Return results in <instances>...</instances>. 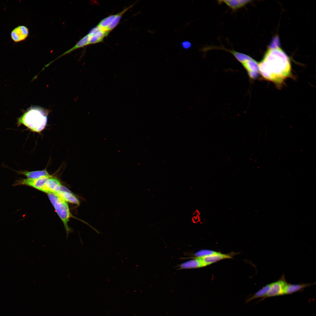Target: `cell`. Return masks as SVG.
I'll return each mask as SVG.
<instances>
[{
	"instance_id": "cell-1",
	"label": "cell",
	"mask_w": 316,
	"mask_h": 316,
	"mask_svg": "<svg viewBox=\"0 0 316 316\" xmlns=\"http://www.w3.org/2000/svg\"><path fill=\"white\" fill-rule=\"evenodd\" d=\"M258 65L259 73L262 76L278 87L292 75L290 59L279 47L267 49Z\"/></svg>"
},
{
	"instance_id": "cell-7",
	"label": "cell",
	"mask_w": 316,
	"mask_h": 316,
	"mask_svg": "<svg viewBox=\"0 0 316 316\" xmlns=\"http://www.w3.org/2000/svg\"><path fill=\"white\" fill-rule=\"evenodd\" d=\"M242 64L251 79H255L258 77L260 73L258 63L256 61L251 58Z\"/></svg>"
},
{
	"instance_id": "cell-18",
	"label": "cell",
	"mask_w": 316,
	"mask_h": 316,
	"mask_svg": "<svg viewBox=\"0 0 316 316\" xmlns=\"http://www.w3.org/2000/svg\"><path fill=\"white\" fill-rule=\"evenodd\" d=\"M133 5H132L124 9L120 12L116 14V17L111 23L107 28L106 30L110 32L115 28L118 24L123 14L130 8Z\"/></svg>"
},
{
	"instance_id": "cell-21",
	"label": "cell",
	"mask_w": 316,
	"mask_h": 316,
	"mask_svg": "<svg viewBox=\"0 0 316 316\" xmlns=\"http://www.w3.org/2000/svg\"><path fill=\"white\" fill-rule=\"evenodd\" d=\"M279 42L278 37H275L270 44L269 48L273 49L279 47Z\"/></svg>"
},
{
	"instance_id": "cell-13",
	"label": "cell",
	"mask_w": 316,
	"mask_h": 316,
	"mask_svg": "<svg viewBox=\"0 0 316 316\" xmlns=\"http://www.w3.org/2000/svg\"><path fill=\"white\" fill-rule=\"evenodd\" d=\"M16 172L18 174L23 175L29 178L36 179L50 175L46 169L31 171H21Z\"/></svg>"
},
{
	"instance_id": "cell-3",
	"label": "cell",
	"mask_w": 316,
	"mask_h": 316,
	"mask_svg": "<svg viewBox=\"0 0 316 316\" xmlns=\"http://www.w3.org/2000/svg\"><path fill=\"white\" fill-rule=\"evenodd\" d=\"M48 197L54 207L58 215L63 223L66 229L67 238L71 231L68 224L71 217L68 205L62 197L57 194L48 193Z\"/></svg>"
},
{
	"instance_id": "cell-24",
	"label": "cell",
	"mask_w": 316,
	"mask_h": 316,
	"mask_svg": "<svg viewBox=\"0 0 316 316\" xmlns=\"http://www.w3.org/2000/svg\"><path fill=\"white\" fill-rule=\"evenodd\" d=\"M193 215L194 217H197L199 216V213L198 211L196 210L195 212L193 213Z\"/></svg>"
},
{
	"instance_id": "cell-5",
	"label": "cell",
	"mask_w": 316,
	"mask_h": 316,
	"mask_svg": "<svg viewBox=\"0 0 316 316\" xmlns=\"http://www.w3.org/2000/svg\"><path fill=\"white\" fill-rule=\"evenodd\" d=\"M288 283L284 275L283 274L277 281L271 283L267 293L260 301L268 297L284 295L285 289Z\"/></svg>"
},
{
	"instance_id": "cell-22",
	"label": "cell",
	"mask_w": 316,
	"mask_h": 316,
	"mask_svg": "<svg viewBox=\"0 0 316 316\" xmlns=\"http://www.w3.org/2000/svg\"><path fill=\"white\" fill-rule=\"evenodd\" d=\"M182 45L183 47L186 49H188L191 46V43L188 41L183 42Z\"/></svg>"
},
{
	"instance_id": "cell-2",
	"label": "cell",
	"mask_w": 316,
	"mask_h": 316,
	"mask_svg": "<svg viewBox=\"0 0 316 316\" xmlns=\"http://www.w3.org/2000/svg\"><path fill=\"white\" fill-rule=\"evenodd\" d=\"M48 112L44 109L33 107L28 109L17 120L18 126L23 125L31 131L39 133L46 125Z\"/></svg>"
},
{
	"instance_id": "cell-16",
	"label": "cell",
	"mask_w": 316,
	"mask_h": 316,
	"mask_svg": "<svg viewBox=\"0 0 316 316\" xmlns=\"http://www.w3.org/2000/svg\"><path fill=\"white\" fill-rule=\"evenodd\" d=\"M270 286L271 284H268L253 295L246 297L245 298V304H246L255 299L261 297L262 298H264L267 293Z\"/></svg>"
},
{
	"instance_id": "cell-15",
	"label": "cell",
	"mask_w": 316,
	"mask_h": 316,
	"mask_svg": "<svg viewBox=\"0 0 316 316\" xmlns=\"http://www.w3.org/2000/svg\"><path fill=\"white\" fill-rule=\"evenodd\" d=\"M220 2L225 4L232 10H236L245 6L250 3L251 0H227L220 1Z\"/></svg>"
},
{
	"instance_id": "cell-10",
	"label": "cell",
	"mask_w": 316,
	"mask_h": 316,
	"mask_svg": "<svg viewBox=\"0 0 316 316\" xmlns=\"http://www.w3.org/2000/svg\"><path fill=\"white\" fill-rule=\"evenodd\" d=\"M66 201L79 205L80 202L78 198L66 187L61 185L60 190L57 194Z\"/></svg>"
},
{
	"instance_id": "cell-19",
	"label": "cell",
	"mask_w": 316,
	"mask_h": 316,
	"mask_svg": "<svg viewBox=\"0 0 316 316\" xmlns=\"http://www.w3.org/2000/svg\"><path fill=\"white\" fill-rule=\"evenodd\" d=\"M116 15V14L112 15L104 18L100 21L97 25L106 30L107 28L112 22Z\"/></svg>"
},
{
	"instance_id": "cell-17",
	"label": "cell",
	"mask_w": 316,
	"mask_h": 316,
	"mask_svg": "<svg viewBox=\"0 0 316 316\" xmlns=\"http://www.w3.org/2000/svg\"><path fill=\"white\" fill-rule=\"evenodd\" d=\"M109 32L102 29L91 36L89 44H93L102 42L104 38L107 36Z\"/></svg>"
},
{
	"instance_id": "cell-4",
	"label": "cell",
	"mask_w": 316,
	"mask_h": 316,
	"mask_svg": "<svg viewBox=\"0 0 316 316\" xmlns=\"http://www.w3.org/2000/svg\"><path fill=\"white\" fill-rule=\"evenodd\" d=\"M52 177L51 175H49L36 179H20L16 180L12 185L13 186H27L43 192L45 183L49 178Z\"/></svg>"
},
{
	"instance_id": "cell-9",
	"label": "cell",
	"mask_w": 316,
	"mask_h": 316,
	"mask_svg": "<svg viewBox=\"0 0 316 316\" xmlns=\"http://www.w3.org/2000/svg\"><path fill=\"white\" fill-rule=\"evenodd\" d=\"M232 253L226 254L217 252L209 256L200 258L202 260L207 266L221 260L231 258L234 255Z\"/></svg>"
},
{
	"instance_id": "cell-12",
	"label": "cell",
	"mask_w": 316,
	"mask_h": 316,
	"mask_svg": "<svg viewBox=\"0 0 316 316\" xmlns=\"http://www.w3.org/2000/svg\"><path fill=\"white\" fill-rule=\"evenodd\" d=\"M315 283H301L291 284L288 283L286 287L284 295L291 294L303 290L305 288Z\"/></svg>"
},
{
	"instance_id": "cell-11",
	"label": "cell",
	"mask_w": 316,
	"mask_h": 316,
	"mask_svg": "<svg viewBox=\"0 0 316 316\" xmlns=\"http://www.w3.org/2000/svg\"><path fill=\"white\" fill-rule=\"evenodd\" d=\"M206 266L205 264L200 258L195 257L194 259L184 262L180 265V269H188L198 268Z\"/></svg>"
},
{
	"instance_id": "cell-6",
	"label": "cell",
	"mask_w": 316,
	"mask_h": 316,
	"mask_svg": "<svg viewBox=\"0 0 316 316\" xmlns=\"http://www.w3.org/2000/svg\"><path fill=\"white\" fill-rule=\"evenodd\" d=\"M29 34L28 28L25 26L19 25L14 28L11 33L12 40L15 42H18L25 40Z\"/></svg>"
},
{
	"instance_id": "cell-8",
	"label": "cell",
	"mask_w": 316,
	"mask_h": 316,
	"mask_svg": "<svg viewBox=\"0 0 316 316\" xmlns=\"http://www.w3.org/2000/svg\"><path fill=\"white\" fill-rule=\"evenodd\" d=\"M61 185L56 178L52 177L49 178L45 184L43 192L47 193L58 194Z\"/></svg>"
},
{
	"instance_id": "cell-20",
	"label": "cell",
	"mask_w": 316,
	"mask_h": 316,
	"mask_svg": "<svg viewBox=\"0 0 316 316\" xmlns=\"http://www.w3.org/2000/svg\"><path fill=\"white\" fill-rule=\"evenodd\" d=\"M217 252L209 250H202L196 253L195 254V256L196 257L202 258L214 254Z\"/></svg>"
},
{
	"instance_id": "cell-14",
	"label": "cell",
	"mask_w": 316,
	"mask_h": 316,
	"mask_svg": "<svg viewBox=\"0 0 316 316\" xmlns=\"http://www.w3.org/2000/svg\"><path fill=\"white\" fill-rule=\"evenodd\" d=\"M90 36V35L88 33L87 35L85 36L80 39L73 47L68 50L65 52L61 55L59 56L57 59L59 58L64 55L68 54L76 49L89 45V42Z\"/></svg>"
},
{
	"instance_id": "cell-23",
	"label": "cell",
	"mask_w": 316,
	"mask_h": 316,
	"mask_svg": "<svg viewBox=\"0 0 316 316\" xmlns=\"http://www.w3.org/2000/svg\"><path fill=\"white\" fill-rule=\"evenodd\" d=\"M192 221L194 223H197L200 221V219L199 216L197 217H193L192 218Z\"/></svg>"
}]
</instances>
